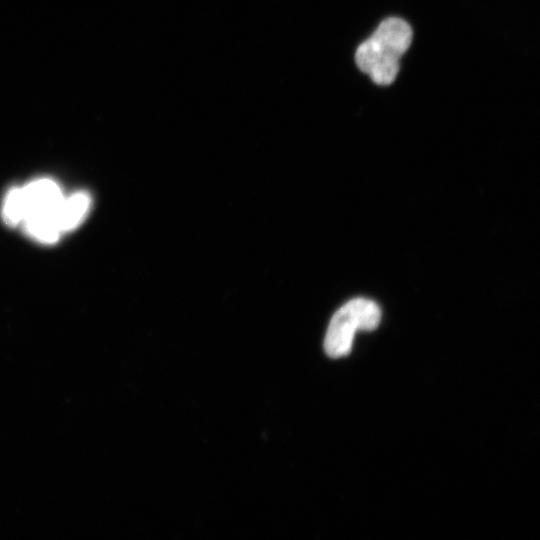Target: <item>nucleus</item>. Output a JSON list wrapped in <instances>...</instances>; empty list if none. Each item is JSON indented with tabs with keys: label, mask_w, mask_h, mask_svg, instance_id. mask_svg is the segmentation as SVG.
Returning a JSON list of instances; mask_svg holds the SVG:
<instances>
[{
	"label": "nucleus",
	"mask_w": 540,
	"mask_h": 540,
	"mask_svg": "<svg viewBox=\"0 0 540 540\" xmlns=\"http://www.w3.org/2000/svg\"><path fill=\"white\" fill-rule=\"evenodd\" d=\"M412 41L410 25L396 17L383 20L356 50V64L379 85L391 84L399 71V59Z\"/></svg>",
	"instance_id": "f257e3e1"
},
{
	"label": "nucleus",
	"mask_w": 540,
	"mask_h": 540,
	"mask_svg": "<svg viewBox=\"0 0 540 540\" xmlns=\"http://www.w3.org/2000/svg\"><path fill=\"white\" fill-rule=\"evenodd\" d=\"M379 306L364 298L352 299L340 307L332 316L325 339L324 349L332 358L350 353L357 330H374L379 325Z\"/></svg>",
	"instance_id": "f03ea898"
},
{
	"label": "nucleus",
	"mask_w": 540,
	"mask_h": 540,
	"mask_svg": "<svg viewBox=\"0 0 540 540\" xmlns=\"http://www.w3.org/2000/svg\"><path fill=\"white\" fill-rule=\"evenodd\" d=\"M25 217L28 215H55L63 199L59 185L52 179L41 178L22 187ZM24 217V218H25Z\"/></svg>",
	"instance_id": "7ed1b4c3"
},
{
	"label": "nucleus",
	"mask_w": 540,
	"mask_h": 540,
	"mask_svg": "<svg viewBox=\"0 0 540 540\" xmlns=\"http://www.w3.org/2000/svg\"><path fill=\"white\" fill-rule=\"evenodd\" d=\"M90 206L91 198L86 192L80 191L63 197L56 212L62 233L77 228L88 214Z\"/></svg>",
	"instance_id": "20e7f679"
},
{
	"label": "nucleus",
	"mask_w": 540,
	"mask_h": 540,
	"mask_svg": "<svg viewBox=\"0 0 540 540\" xmlns=\"http://www.w3.org/2000/svg\"><path fill=\"white\" fill-rule=\"evenodd\" d=\"M22 224L29 236L42 243H55L62 233L55 215H28Z\"/></svg>",
	"instance_id": "39448f33"
},
{
	"label": "nucleus",
	"mask_w": 540,
	"mask_h": 540,
	"mask_svg": "<svg viewBox=\"0 0 540 540\" xmlns=\"http://www.w3.org/2000/svg\"><path fill=\"white\" fill-rule=\"evenodd\" d=\"M26 209L23 197L22 187L10 189L3 202L2 216L4 222L9 226L22 224Z\"/></svg>",
	"instance_id": "423d86ee"
}]
</instances>
